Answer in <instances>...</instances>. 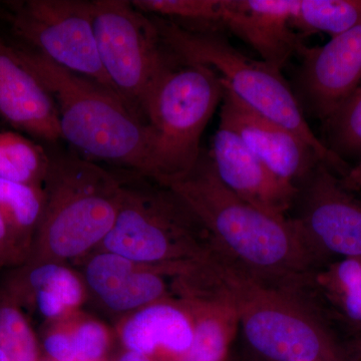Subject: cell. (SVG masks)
<instances>
[{
	"label": "cell",
	"mask_w": 361,
	"mask_h": 361,
	"mask_svg": "<svg viewBox=\"0 0 361 361\" xmlns=\"http://www.w3.org/2000/svg\"><path fill=\"white\" fill-rule=\"evenodd\" d=\"M163 185L196 214L214 250L259 281L301 290L322 269L296 221L265 212L230 191L207 152L189 172Z\"/></svg>",
	"instance_id": "6da1fadb"
},
{
	"label": "cell",
	"mask_w": 361,
	"mask_h": 361,
	"mask_svg": "<svg viewBox=\"0 0 361 361\" xmlns=\"http://www.w3.org/2000/svg\"><path fill=\"white\" fill-rule=\"evenodd\" d=\"M203 289L234 308L252 348L269 361H344L310 290L263 283L214 250Z\"/></svg>",
	"instance_id": "7a4b0ae2"
},
{
	"label": "cell",
	"mask_w": 361,
	"mask_h": 361,
	"mask_svg": "<svg viewBox=\"0 0 361 361\" xmlns=\"http://www.w3.org/2000/svg\"><path fill=\"white\" fill-rule=\"evenodd\" d=\"M18 56L54 99L61 140L89 160L148 174L149 132L142 116L102 85L52 63L39 52L16 47Z\"/></svg>",
	"instance_id": "3957f363"
},
{
	"label": "cell",
	"mask_w": 361,
	"mask_h": 361,
	"mask_svg": "<svg viewBox=\"0 0 361 361\" xmlns=\"http://www.w3.org/2000/svg\"><path fill=\"white\" fill-rule=\"evenodd\" d=\"M44 191V215L26 263L68 265L97 251L120 210V175L75 154H54Z\"/></svg>",
	"instance_id": "277c9868"
},
{
	"label": "cell",
	"mask_w": 361,
	"mask_h": 361,
	"mask_svg": "<svg viewBox=\"0 0 361 361\" xmlns=\"http://www.w3.org/2000/svg\"><path fill=\"white\" fill-rule=\"evenodd\" d=\"M152 18L166 49L178 61L212 68L225 89L251 111L300 137L339 177L348 172L351 166L330 152L311 130L295 92L281 71L242 54L220 30H187L173 21Z\"/></svg>",
	"instance_id": "5b68a950"
},
{
	"label": "cell",
	"mask_w": 361,
	"mask_h": 361,
	"mask_svg": "<svg viewBox=\"0 0 361 361\" xmlns=\"http://www.w3.org/2000/svg\"><path fill=\"white\" fill-rule=\"evenodd\" d=\"M122 202L97 250L140 264L189 267L212 253L210 235L186 202L152 178L123 170Z\"/></svg>",
	"instance_id": "8992f818"
},
{
	"label": "cell",
	"mask_w": 361,
	"mask_h": 361,
	"mask_svg": "<svg viewBox=\"0 0 361 361\" xmlns=\"http://www.w3.org/2000/svg\"><path fill=\"white\" fill-rule=\"evenodd\" d=\"M224 92L219 75L209 66L176 59L161 73L142 109L149 132L147 177L165 184L196 165L202 135Z\"/></svg>",
	"instance_id": "52a82bcc"
},
{
	"label": "cell",
	"mask_w": 361,
	"mask_h": 361,
	"mask_svg": "<svg viewBox=\"0 0 361 361\" xmlns=\"http://www.w3.org/2000/svg\"><path fill=\"white\" fill-rule=\"evenodd\" d=\"M92 11L104 71L116 94L142 118L149 90L176 58L161 42L153 18L132 2L94 0Z\"/></svg>",
	"instance_id": "ba28073f"
},
{
	"label": "cell",
	"mask_w": 361,
	"mask_h": 361,
	"mask_svg": "<svg viewBox=\"0 0 361 361\" xmlns=\"http://www.w3.org/2000/svg\"><path fill=\"white\" fill-rule=\"evenodd\" d=\"M2 6L4 18L28 49L118 96L99 59L92 1L23 0Z\"/></svg>",
	"instance_id": "9c48e42d"
},
{
	"label": "cell",
	"mask_w": 361,
	"mask_h": 361,
	"mask_svg": "<svg viewBox=\"0 0 361 361\" xmlns=\"http://www.w3.org/2000/svg\"><path fill=\"white\" fill-rule=\"evenodd\" d=\"M290 216L322 267L361 258V199L323 163L297 187Z\"/></svg>",
	"instance_id": "30bf717a"
},
{
	"label": "cell",
	"mask_w": 361,
	"mask_h": 361,
	"mask_svg": "<svg viewBox=\"0 0 361 361\" xmlns=\"http://www.w3.org/2000/svg\"><path fill=\"white\" fill-rule=\"evenodd\" d=\"M300 56L297 99L304 114L323 122L361 85V23Z\"/></svg>",
	"instance_id": "8fae6325"
},
{
	"label": "cell",
	"mask_w": 361,
	"mask_h": 361,
	"mask_svg": "<svg viewBox=\"0 0 361 361\" xmlns=\"http://www.w3.org/2000/svg\"><path fill=\"white\" fill-rule=\"evenodd\" d=\"M220 109V126L238 135L266 168L286 184L298 187L322 163L300 137L251 111L226 89Z\"/></svg>",
	"instance_id": "7c38bea8"
},
{
	"label": "cell",
	"mask_w": 361,
	"mask_h": 361,
	"mask_svg": "<svg viewBox=\"0 0 361 361\" xmlns=\"http://www.w3.org/2000/svg\"><path fill=\"white\" fill-rule=\"evenodd\" d=\"M208 153L216 174L230 191L265 212L289 216L297 188L278 179L233 130L219 125Z\"/></svg>",
	"instance_id": "4fadbf2b"
},
{
	"label": "cell",
	"mask_w": 361,
	"mask_h": 361,
	"mask_svg": "<svg viewBox=\"0 0 361 361\" xmlns=\"http://www.w3.org/2000/svg\"><path fill=\"white\" fill-rule=\"evenodd\" d=\"M293 0H223L220 26L260 54L261 61L282 71L305 49L292 30Z\"/></svg>",
	"instance_id": "5bb4252c"
},
{
	"label": "cell",
	"mask_w": 361,
	"mask_h": 361,
	"mask_svg": "<svg viewBox=\"0 0 361 361\" xmlns=\"http://www.w3.org/2000/svg\"><path fill=\"white\" fill-rule=\"evenodd\" d=\"M0 118L14 129L49 142L61 140L54 99L0 37Z\"/></svg>",
	"instance_id": "9a60e30c"
},
{
	"label": "cell",
	"mask_w": 361,
	"mask_h": 361,
	"mask_svg": "<svg viewBox=\"0 0 361 361\" xmlns=\"http://www.w3.org/2000/svg\"><path fill=\"white\" fill-rule=\"evenodd\" d=\"M4 286L26 312H35L51 323L80 310L87 297L84 279L68 264L26 263L13 268Z\"/></svg>",
	"instance_id": "2e32d148"
},
{
	"label": "cell",
	"mask_w": 361,
	"mask_h": 361,
	"mask_svg": "<svg viewBox=\"0 0 361 361\" xmlns=\"http://www.w3.org/2000/svg\"><path fill=\"white\" fill-rule=\"evenodd\" d=\"M118 334L126 350L154 361H179L193 341V322L180 301H160L128 314Z\"/></svg>",
	"instance_id": "e0dca14e"
},
{
	"label": "cell",
	"mask_w": 361,
	"mask_h": 361,
	"mask_svg": "<svg viewBox=\"0 0 361 361\" xmlns=\"http://www.w3.org/2000/svg\"><path fill=\"white\" fill-rule=\"evenodd\" d=\"M194 266L140 264L116 254L99 302L111 312L130 314L160 301L177 300L180 277Z\"/></svg>",
	"instance_id": "ac0fdd59"
},
{
	"label": "cell",
	"mask_w": 361,
	"mask_h": 361,
	"mask_svg": "<svg viewBox=\"0 0 361 361\" xmlns=\"http://www.w3.org/2000/svg\"><path fill=\"white\" fill-rule=\"evenodd\" d=\"M193 322V341L179 361H225L239 326L230 304L208 291L180 299Z\"/></svg>",
	"instance_id": "d6986e66"
},
{
	"label": "cell",
	"mask_w": 361,
	"mask_h": 361,
	"mask_svg": "<svg viewBox=\"0 0 361 361\" xmlns=\"http://www.w3.org/2000/svg\"><path fill=\"white\" fill-rule=\"evenodd\" d=\"M44 188L0 180V213L6 223L13 268L27 262L44 210Z\"/></svg>",
	"instance_id": "ffe728a7"
},
{
	"label": "cell",
	"mask_w": 361,
	"mask_h": 361,
	"mask_svg": "<svg viewBox=\"0 0 361 361\" xmlns=\"http://www.w3.org/2000/svg\"><path fill=\"white\" fill-rule=\"evenodd\" d=\"M313 290L327 316L361 331V258L338 259L318 270Z\"/></svg>",
	"instance_id": "44dd1931"
},
{
	"label": "cell",
	"mask_w": 361,
	"mask_h": 361,
	"mask_svg": "<svg viewBox=\"0 0 361 361\" xmlns=\"http://www.w3.org/2000/svg\"><path fill=\"white\" fill-rule=\"evenodd\" d=\"M51 155L18 133L0 130V180L44 188Z\"/></svg>",
	"instance_id": "7402d4cb"
},
{
	"label": "cell",
	"mask_w": 361,
	"mask_h": 361,
	"mask_svg": "<svg viewBox=\"0 0 361 361\" xmlns=\"http://www.w3.org/2000/svg\"><path fill=\"white\" fill-rule=\"evenodd\" d=\"M361 23V0H293L291 25L334 37Z\"/></svg>",
	"instance_id": "603a6c76"
},
{
	"label": "cell",
	"mask_w": 361,
	"mask_h": 361,
	"mask_svg": "<svg viewBox=\"0 0 361 361\" xmlns=\"http://www.w3.org/2000/svg\"><path fill=\"white\" fill-rule=\"evenodd\" d=\"M0 351L7 361H40V345L27 312L0 285Z\"/></svg>",
	"instance_id": "cb8c5ba5"
},
{
	"label": "cell",
	"mask_w": 361,
	"mask_h": 361,
	"mask_svg": "<svg viewBox=\"0 0 361 361\" xmlns=\"http://www.w3.org/2000/svg\"><path fill=\"white\" fill-rule=\"evenodd\" d=\"M323 144L339 159H361V85L326 120L323 121Z\"/></svg>",
	"instance_id": "d4e9b609"
},
{
	"label": "cell",
	"mask_w": 361,
	"mask_h": 361,
	"mask_svg": "<svg viewBox=\"0 0 361 361\" xmlns=\"http://www.w3.org/2000/svg\"><path fill=\"white\" fill-rule=\"evenodd\" d=\"M70 341L75 361H102L111 345V334L103 322L80 310L59 319Z\"/></svg>",
	"instance_id": "484cf974"
},
{
	"label": "cell",
	"mask_w": 361,
	"mask_h": 361,
	"mask_svg": "<svg viewBox=\"0 0 361 361\" xmlns=\"http://www.w3.org/2000/svg\"><path fill=\"white\" fill-rule=\"evenodd\" d=\"M7 268H13V251L6 223L0 213V272Z\"/></svg>",
	"instance_id": "4316f807"
},
{
	"label": "cell",
	"mask_w": 361,
	"mask_h": 361,
	"mask_svg": "<svg viewBox=\"0 0 361 361\" xmlns=\"http://www.w3.org/2000/svg\"><path fill=\"white\" fill-rule=\"evenodd\" d=\"M342 185L349 191L358 192L361 190V159L351 166L348 173L341 178Z\"/></svg>",
	"instance_id": "83f0119b"
},
{
	"label": "cell",
	"mask_w": 361,
	"mask_h": 361,
	"mask_svg": "<svg viewBox=\"0 0 361 361\" xmlns=\"http://www.w3.org/2000/svg\"><path fill=\"white\" fill-rule=\"evenodd\" d=\"M344 361H361V336L342 346Z\"/></svg>",
	"instance_id": "f1b7e54d"
},
{
	"label": "cell",
	"mask_w": 361,
	"mask_h": 361,
	"mask_svg": "<svg viewBox=\"0 0 361 361\" xmlns=\"http://www.w3.org/2000/svg\"><path fill=\"white\" fill-rule=\"evenodd\" d=\"M116 361H154L148 356L142 355V353H134V351L126 350Z\"/></svg>",
	"instance_id": "f546056e"
},
{
	"label": "cell",
	"mask_w": 361,
	"mask_h": 361,
	"mask_svg": "<svg viewBox=\"0 0 361 361\" xmlns=\"http://www.w3.org/2000/svg\"><path fill=\"white\" fill-rule=\"evenodd\" d=\"M0 361H7L6 356L0 351Z\"/></svg>",
	"instance_id": "4dcf8cb0"
}]
</instances>
